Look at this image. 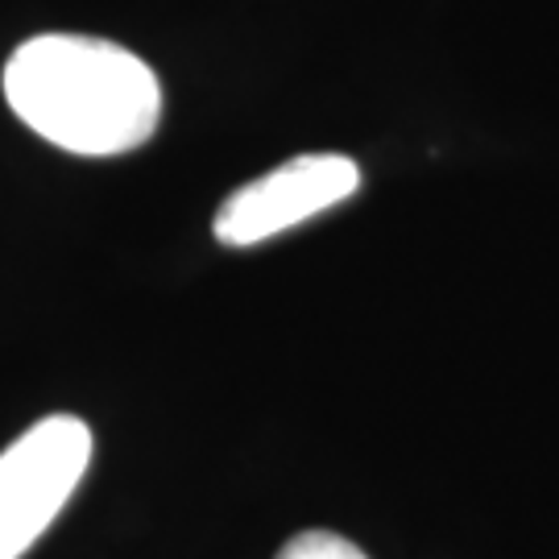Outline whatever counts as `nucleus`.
Instances as JSON below:
<instances>
[{"mask_svg":"<svg viewBox=\"0 0 559 559\" xmlns=\"http://www.w3.org/2000/svg\"><path fill=\"white\" fill-rule=\"evenodd\" d=\"M92 464V431L75 415H50L0 452V559H21L59 519Z\"/></svg>","mask_w":559,"mask_h":559,"instance_id":"f03ea898","label":"nucleus"},{"mask_svg":"<svg viewBox=\"0 0 559 559\" xmlns=\"http://www.w3.org/2000/svg\"><path fill=\"white\" fill-rule=\"evenodd\" d=\"M357 187L360 166L348 154H299L233 191L212 228L216 240L233 249L258 245L344 203L348 195H357Z\"/></svg>","mask_w":559,"mask_h":559,"instance_id":"7ed1b4c3","label":"nucleus"},{"mask_svg":"<svg viewBox=\"0 0 559 559\" xmlns=\"http://www.w3.org/2000/svg\"><path fill=\"white\" fill-rule=\"evenodd\" d=\"M4 100L41 141L83 158L129 154L154 138L162 87L117 41L38 34L4 62Z\"/></svg>","mask_w":559,"mask_h":559,"instance_id":"f257e3e1","label":"nucleus"},{"mask_svg":"<svg viewBox=\"0 0 559 559\" xmlns=\"http://www.w3.org/2000/svg\"><path fill=\"white\" fill-rule=\"evenodd\" d=\"M278 559H369L353 539L336 531H302L278 551Z\"/></svg>","mask_w":559,"mask_h":559,"instance_id":"20e7f679","label":"nucleus"}]
</instances>
